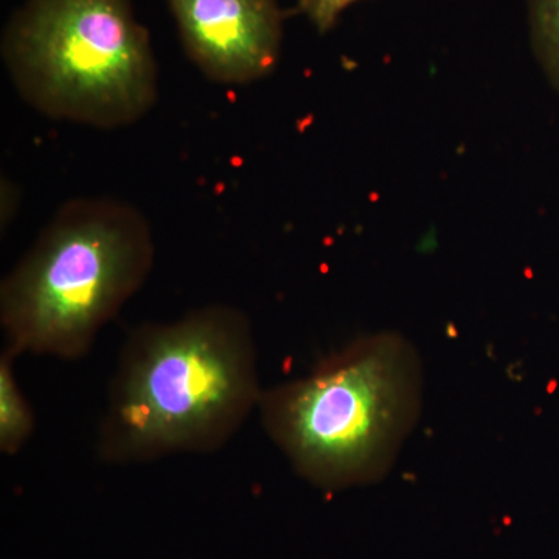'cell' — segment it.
I'll list each match as a JSON object with an SVG mask.
<instances>
[{
	"label": "cell",
	"instance_id": "6",
	"mask_svg": "<svg viewBox=\"0 0 559 559\" xmlns=\"http://www.w3.org/2000/svg\"><path fill=\"white\" fill-rule=\"evenodd\" d=\"M17 356L3 348L0 355V452L16 455L32 439L35 412L14 374Z\"/></svg>",
	"mask_w": 559,
	"mask_h": 559
},
{
	"label": "cell",
	"instance_id": "1",
	"mask_svg": "<svg viewBox=\"0 0 559 559\" xmlns=\"http://www.w3.org/2000/svg\"><path fill=\"white\" fill-rule=\"evenodd\" d=\"M263 395L252 322L207 305L140 323L121 345L98 428V457L142 465L226 447Z\"/></svg>",
	"mask_w": 559,
	"mask_h": 559
},
{
	"label": "cell",
	"instance_id": "8",
	"mask_svg": "<svg viewBox=\"0 0 559 559\" xmlns=\"http://www.w3.org/2000/svg\"><path fill=\"white\" fill-rule=\"evenodd\" d=\"M358 0H299L296 13L304 14L319 33L330 32L336 25L342 11Z\"/></svg>",
	"mask_w": 559,
	"mask_h": 559
},
{
	"label": "cell",
	"instance_id": "4",
	"mask_svg": "<svg viewBox=\"0 0 559 559\" xmlns=\"http://www.w3.org/2000/svg\"><path fill=\"white\" fill-rule=\"evenodd\" d=\"M2 57L21 97L53 120L117 130L159 95L132 0H27L7 25Z\"/></svg>",
	"mask_w": 559,
	"mask_h": 559
},
{
	"label": "cell",
	"instance_id": "7",
	"mask_svg": "<svg viewBox=\"0 0 559 559\" xmlns=\"http://www.w3.org/2000/svg\"><path fill=\"white\" fill-rule=\"evenodd\" d=\"M533 46L559 90V0H528Z\"/></svg>",
	"mask_w": 559,
	"mask_h": 559
},
{
	"label": "cell",
	"instance_id": "5",
	"mask_svg": "<svg viewBox=\"0 0 559 559\" xmlns=\"http://www.w3.org/2000/svg\"><path fill=\"white\" fill-rule=\"evenodd\" d=\"M191 62L215 83L246 86L277 68L283 11L277 0H167Z\"/></svg>",
	"mask_w": 559,
	"mask_h": 559
},
{
	"label": "cell",
	"instance_id": "2",
	"mask_svg": "<svg viewBox=\"0 0 559 559\" xmlns=\"http://www.w3.org/2000/svg\"><path fill=\"white\" fill-rule=\"evenodd\" d=\"M425 371L393 331L348 342L305 374L263 390L259 412L297 476L325 491L384 479L417 428Z\"/></svg>",
	"mask_w": 559,
	"mask_h": 559
},
{
	"label": "cell",
	"instance_id": "3",
	"mask_svg": "<svg viewBox=\"0 0 559 559\" xmlns=\"http://www.w3.org/2000/svg\"><path fill=\"white\" fill-rule=\"evenodd\" d=\"M150 221L112 198L62 204L0 285V326L16 356L79 360L148 280Z\"/></svg>",
	"mask_w": 559,
	"mask_h": 559
},
{
	"label": "cell",
	"instance_id": "9",
	"mask_svg": "<svg viewBox=\"0 0 559 559\" xmlns=\"http://www.w3.org/2000/svg\"><path fill=\"white\" fill-rule=\"evenodd\" d=\"M2 204H0V223H2V230H5V227H9L11 221H13L14 216H16L17 210H20V189H17L16 183L11 182L10 179L2 178Z\"/></svg>",
	"mask_w": 559,
	"mask_h": 559
}]
</instances>
